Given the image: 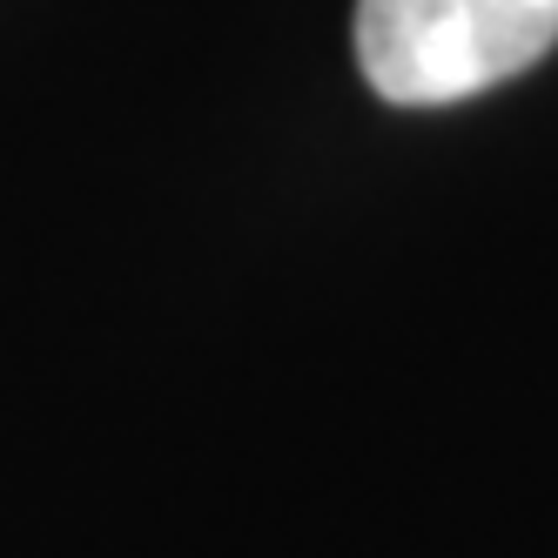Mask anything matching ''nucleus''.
Wrapping results in <instances>:
<instances>
[{"label": "nucleus", "mask_w": 558, "mask_h": 558, "mask_svg": "<svg viewBox=\"0 0 558 558\" xmlns=\"http://www.w3.org/2000/svg\"><path fill=\"white\" fill-rule=\"evenodd\" d=\"M558 48V0H356V68L397 108H451Z\"/></svg>", "instance_id": "obj_1"}]
</instances>
